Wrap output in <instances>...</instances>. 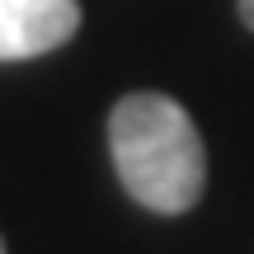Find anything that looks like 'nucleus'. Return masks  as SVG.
<instances>
[{"label": "nucleus", "mask_w": 254, "mask_h": 254, "mask_svg": "<svg viewBox=\"0 0 254 254\" xmlns=\"http://www.w3.org/2000/svg\"><path fill=\"white\" fill-rule=\"evenodd\" d=\"M0 254H5V245H0Z\"/></svg>", "instance_id": "nucleus-4"}, {"label": "nucleus", "mask_w": 254, "mask_h": 254, "mask_svg": "<svg viewBox=\"0 0 254 254\" xmlns=\"http://www.w3.org/2000/svg\"><path fill=\"white\" fill-rule=\"evenodd\" d=\"M109 146L123 189L151 212H189L207 184V151L189 109L170 94H123L109 118Z\"/></svg>", "instance_id": "nucleus-1"}, {"label": "nucleus", "mask_w": 254, "mask_h": 254, "mask_svg": "<svg viewBox=\"0 0 254 254\" xmlns=\"http://www.w3.org/2000/svg\"><path fill=\"white\" fill-rule=\"evenodd\" d=\"M80 28L75 0H0V62L57 52Z\"/></svg>", "instance_id": "nucleus-2"}, {"label": "nucleus", "mask_w": 254, "mask_h": 254, "mask_svg": "<svg viewBox=\"0 0 254 254\" xmlns=\"http://www.w3.org/2000/svg\"><path fill=\"white\" fill-rule=\"evenodd\" d=\"M240 19H245V24L254 28V0H240Z\"/></svg>", "instance_id": "nucleus-3"}]
</instances>
